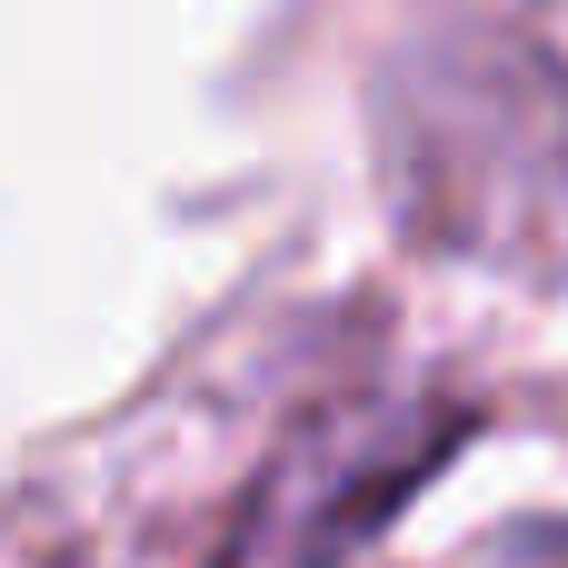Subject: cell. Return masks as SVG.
I'll return each instance as SVG.
<instances>
[{"mask_svg":"<svg viewBox=\"0 0 568 568\" xmlns=\"http://www.w3.org/2000/svg\"><path fill=\"white\" fill-rule=\"evenodd\" d=\"M459 409L439 399H349V409H320L260 479L230 568H349L359 539L459 449Z\"/></svg>","mask_w":568,"mask_h":568,"instance_id":"cell-1","label":"cell"}]
</instances>
